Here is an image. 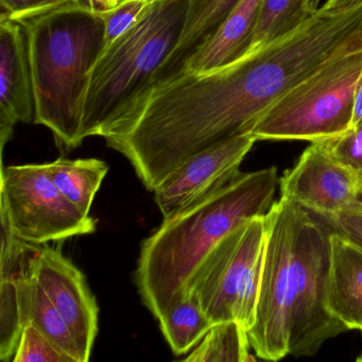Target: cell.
Listing matches in <instances>:
<instances>
[{"mask_svg":"<svg viewBox=\"0 0 362 362\" xmlns=\"http://www.w3.org/2000/svg\"><path fill=\"white\" fill-rule=\"evenodd\" d=\"M358 362H362V354L359 356V357L357 358Z\"/></svg>","mask_w":362,"mask_h":362,"instance_id":"cell-32","label":"cell"},{"mask_svg":"<svg viewBox=\"0 0 362 362\" xmlns=\"http://www.w3.org/2000/svg\"><path fill=\"white\" fill-rule=\"evenodd\" d=\"M327 307L347 329L362 330V247L332 232Z\"/></svg>","mask_w":362,"mask_h":362,"instance_id":"cell-14","label":"cell"},{"mask_svg":"<svg viewBox=\"0 0 362 362\" xmlns=\"http://www.w3.org/2000/svg\"><path fill=\"white\" fill-rule=\"evenodd\" d=\"M239 1L188 0L187 16L181 37L146 90L181 77L192 57L211 39Z\"/></svg>","mask_w":362,"mask_h":362,"instance_id":"cell-15","label":"cell"},{"mask_svg":"<svg viewBox=\"0 0 362 362\" xmlns=\"http://www.w3.org/2000/svg\"><path fill=\"white\" fill-rule=\"evenodd\" d=\"M255 141L251 133H240L187 158L153 192L163 216L180 211L232 179Z\"/></svg>","mask_w":362,"mask_h":362,"instance_id":"cell-9","label":"cell"},{"mask_svg":"<svg viewBox=\"0 0 362 362\" xmlns=\"http://www.w3.org/2000/svg\"><path fill=\"white\" fill-rule=\"evenodd\" d=\"M33 73L26 29L0 20V149L12 139L18 122H35Z\"/></svg>","mask_w":362,"mask_h":362,"instance_id":"cell-13","label":"cell"},{"mask_svg":"<svg viewBox=\"0 0 362 362\" xmlns=\"http://www.w3.org/2000/svg\"><path fill=\"white\" fill-rule=\"evenodd\" d=\"M361 200H362V192H361Z\"/></svg>","mask_w":362,"mask_h":362,"instance_id":"cell-33","label":"cell"},{"mask_svg":"<svg viewBox=\"0 0 362 362\" xmlns=\"http://www.w3.org/2000/svg\"><path fill=\"white\" fill-rule=\"evenodd\" d=\"M266 217L252 218L226 235L192 276L189 293L214 324L255 322L266 247Z\"/></svg>","mask_w":362,"mask_h":362,"instance_id":"cell-7","label":"cell"},{"mask_svg":"<svg viewBox=\"0 0 362 362\" xmlns=\"http://www.w3.org/2000/svg\"><path fill=\"white\" fill-rule=\"evenodd\" d=\"M362 0H326L325 3L320 7L322 12H337L346 9L351 6L357 5Z\"/></svg>","mask_w":362,"mask_h":362,"instance_id":"cell-27","label":"cell"},{"mask_svg":"<svg viewBox=\"0 0 362 362\" xmlns=\"http://www.w3.org/2000/svg\"><path fill=\"white\" fill-rule=\"evenodd\" d=\"M82 0H0V20L24 23Z\"/></svg>","mask_w":362,"mask_h":362,"instance_id":"cell-25","label":"cell"},{"mask_svg":"<svg viewBox=\"0 0 362 362\" xmlns=\"http://www.w3.org/2000/svg\"><path fill=\"white\" fill-rule=\"evenodd\" d=\"M310 16L307 0H262L249 52L296 30Z\"/></svg>","mask_w":362,"mask_h":362,"instance_id":"cell-21","label":"cell"},{"mask_svg":"<svg viewBox=\"0 0 362 362\" xmlns=\"http://www.w3.org/2000/svg\"><path fill=\"white\" fill-rule=\"evenodd\" d=\"M42 245L18 238L1 217L0 256V358L13 360L29 321L35 262Z\"/></svg>","mask_w":362,"mask_h":362,"instance_id":"cell-12","label":"cell"},{"mask_svg":"<svg viewBox=\"0 0 362 362\" xmlns=\"http://www.w3.org/2000/svg\"><path fill=\"white\" fill-rule=\"evenodd\" d=\"M247 332L237 321L215 323L206 336L194 347L188 362H245L254 360L250 355Z\"/></svg>","mask_w":362,"mask_h":362,"instance_id":"cell-19","label":"cell"},{"mask_svg":"<svg viewBox=\"0 0 362 362\" xmlns=\"http://www.w3.org/2000/svg\"><path fill=\"white\" fill-rule=\"evenodd\" d=\"M262 3V0H240L211 39L192 57L185 73L211 71L230 64L247 54Z\"/></svg>","mask_w":362,"mask_h":362,"instance_id":"cell-16","label":"cell"},{"mask_svg":"<svg viewBox=\"0 0 362 362\" xmlns=\"http://www.w3.org/2000/svg\"><path fill=\"white\" fill-rule=\"evenodd\" d=\"M0 216L18 238L35 245L96 230L95 220L57 187L46 164L1 166Z\"/></svg>","mask_w":362,"mask_h":362,"instance_id":"cell-8","label":"cell"},{"mask_svg":"<svg viewBox=\"0 0 362 362\" xmlns=\"http://www.w3.org/2000/svg\"><path fill=\"white\" fill-rule=\"evenodd\" d=\"M158 320L165 339L177 356L185 355L194 349L214 325L198 300L190 293Z\"/></svg>","mask_w":362,"mask_h":362,"instance_id":"cell-18","label":"cell"},{"mask_svg":"<svg viewBox=\"0 0 362 362\" xmlns=\"http://www.w3.org/2000/svg\"><path fill=\"white\" fill-rule=\"evenodd\" d=\"M266 247L255 322L247 330L262 359L313 356L346 332L327 307L332 230L286 197L264 215Z\"/></svg>","mask_w":362,"mask_h":362,"instance_id":"cell-2","label":"cell"},{"mask_svg":"<svg viewBox=\"0 0 362 362\" xmlns=\"http://www.w3.org/2000/svg\"><path fill=\"white\" fill-rule=\"evenodd\" d=\"M120 0H86L83 1L95 12L107 11L119 4Z\"/></svg>","mask_w":362,"mask_h":362,"instance_id":"cell-29","label":"cell"},{"mask_svg":"<svg viewBox=\"0 0 362 362\" xmlns=\"http://www.w3.org/2000/svg\"><path fill=\"white\" fill-rule=\"evenodd\" d=\"M28 323L39 329L71 362H86L71 328L35 277L31 290Z\"/></svg>","mask_w":362,"mask_h":362,"instance_id":"cell-20","label":"cell"},{"mask_svg":"<svg viewBox=\"0 0 362 362\" xmlns=\"http://www.w3.org/2000/svg\"><path fill=\"white\" fill-rule=\"evenodd\" d=\"M277 182L276 167L239 171L202 198L164 217L144 240L135 283L156 320L189 294L194 273L228 233L268 213Z\"/></svg>","mask_w":362,"mask_h":362,"instance_id":"cell-3","label":"cell"},{"mask_svg":"<svg viewBox=\"0 0 362 362\" xmlns=\"http://www.w3.org/2000/svg\"><path fill=\"white\" fill-rule=\"evenodd\" d=\"M48 173L60 192L82 213L88 215L109 166L97 158L65 160L46 164Z\"/></svg>","mask_w":362,"mask_h":362,"instance_id":"cell-17","label":"cell"},{"mask_svg":"<svg viewBox=\"0 0 362 362\" xmlns=\"http://www.w3.org/2000/svg\"><path fill=\"white\" fill-rule=\"evenodd\" d=\"M362 122V74L358 82L357 90H356L355 105H354L353 124H359Z\"/></svg>","mask_w":362,"mask_h":362,"instance_id":"cell-28","label":"cell"},{"mask_svg":"<svg viewBox=\"0 0 362 362\" xmlns=\"http://www.w3.org/2000/svg\"><path fill=\"white\" fill-rule=\"evenodd\" d=\"M320 4H321V0H307V10L311 16L320 9Z\"/></svg>","mask_w":362,"mask_h":362,"instance_id":"cell-30","label":"cell"},{"mask_svg":"<svg viewBox=\"0 0 362 362\" xmlns=\"http://www.w3.org/2000/svg\"><path fill=\"white\" fill-rule=\"evenodd\" d=\"M188 0H151L141 18L95 62L84 95L82 139L105 137L151 83L181 37Z\"/></svg>","mask_w":362,"mask_h":362,"instance_id":"cell-5","label":"cell"},{"mask_svg":"<svg viewBox=\"0 0 362 362\" xmlns=\"http://www.w3.org/2000/svg\"><path fill=\"white\" fill-rule=\"evenodd\" d=\"M320 219L323 220L332 233L362 247V200L332 217Z\"/></svg>","mask_w":362,"mask_h":362,"instance_id":"cell-26","label":"cell"},{"mask_svg":"<svg viewBox=\"0 0 362 362\" xmlns=\"http://www.w3.org/2000/svg\"><path fill=\"white\" fill-rule=\"evenodd\" d=\"M362 1L317 10L296 30L204 73H185L144 98L146 132L173 167L219 141L245 133L290 88L355 44Z\"/></svg>","mask_w":362,"mask_h":362,"instance_id":"cell-1","label":"cell"},{"mask_svg":"<svg viewBox=\"0 0 362 362\" xmlns=\"http://www.w3.org/2000/svg\"><path fill=\"white\" fill-rule=\"evenodd\" d=\"M35 277L71 328L84 361H88L98 332L99 308L83 273L60 250L42 245Z\"/></svg>","mask_w":362,"mask_h":362,"instance_id":"cell-11","label":"cell"},{"mask_svg":"<svg viewBox=\"0 0 362 362\" xmlns=\"http://www.w3.org/2000/svg\"><path fill=\"white\" fill-rule=\"evenodd\" d=\"M35 90V124L59 145L79 147L88 76L105 43V23L86 3L71 4L22 23Z\"/></svg>","mask_w":362,"mask_h":362,"instance_id":"cell-4","label":"cell"},{"mask_svg":"<svg viewBox=\"0 0 362 362\" xmlns=\"http://www.w3.org/2000/svg\"><path fill=\"white\" fill-rule=\"evenodd\" d=\"M359 180L313 141L281 180L286 197L320 218L332 217L361 200Z\"/></svg>","mask_w":362,"mask_h":362,"instance_id":"cell-10","label":"cell"},{"mask_svg":"<svg viewBox=\"0 0 362 362\" xmlns=\"http://www.w3.org/2000/svg\"><path fill=\"white\" fill-rule=\"evenodd\" d=\"M13 362H71L39 329L27 324L21 334Z\"/></svg>","mask_w":362,"mask_h":362,"instance_id":"cell-23","label":"cell"},{"mask_svg":"<svg viewBox=\"0 0 362 362\" xmlns=\"http://www.w3.org/2000/svg\"><path fill=\"white\" fill-rule=\"evenodd\" d=\"M356 43H357V47L359 48V49H362V28L360 29L359 33H357Z\"/></svg>","mask_w":362,"mask_h":362,"instance_id":"cell-31","label":"cell"},{"mask_svg":"<svg viewBox=\"0 0 362 362\" xmlns=\"http://www.w3.org/2000/svg\"><path fill=\"white\" fill-rule=\"evenodd\" d=\"M317 141L337 163L353 173L362 185V122L353 124L341 134Z\"/></svg>","mask_w":362,"mask_h":362,"instance_id":"cell-22","label":"cell"},{"mask_svg":"<svg viewBox=\"0 0 362 362\" xmlns=\"http://www.w3.org/2000/svg\"><path fill=\"white\" fill-rule=\"evenodd\" d=\"M361 74L362 49L355 42L290 88L245 132L256 141L311 143L341 134L353 122Z\"/></svg>","mask_w":362,"mask_h":362,"instance_id":"cell-6","label":"cell"},{"mask_svg":"<svg viewBox=\"0 0 362 362\" xmlns=\"http://www.w3.org/2000/svg\"><path fill=\"white\" fill-rule=\"evenodd\" d=\"M150 1L151 0H120L119 4L112 9L97 12L105 23L103 49L141 18Z\"/></svg>","mask_w":362,"mask_h":362,"instance_id":"cell-24","label":"cell"}]
</instances>
